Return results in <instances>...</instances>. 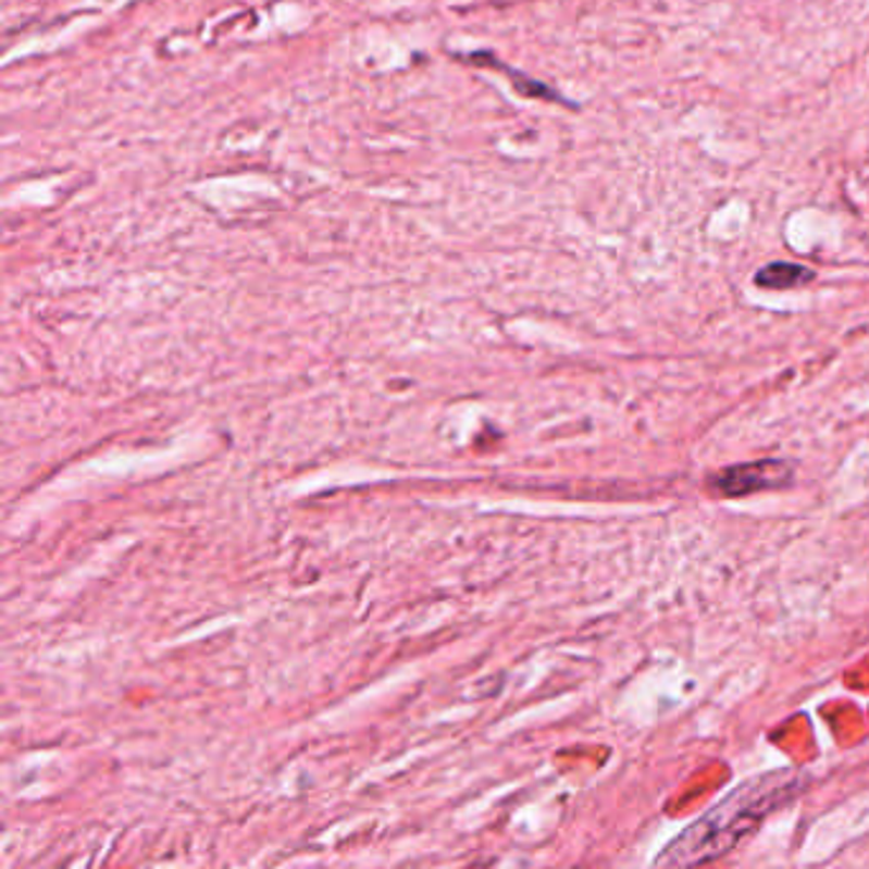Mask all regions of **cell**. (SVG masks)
Masks as SVG:
<instances>
[{"label": "cell", "instance_id": "cell-1", "mask_svg": "<svg viewBox=\"0 0 869 869\" xmlns=\"http://www.w3.org/2000/svg\"><path fill=\"white\" fill-rule=\"evenodd\" d=\"M804 791V775L793 770L770 772L747 780L734 789L730 796L691 823L681 836H675L658 854V867H696L730 854L742 839L760 827L778 806L789 804L793 796Z\"/></svg>", "mask_w": 869, "mask_h": 869}, {"label": "cell", "instance_id": "cell-2", "mask_svg": "<svg viewBox=\"0 0 869 869\" xmlns=\"http://www.w3.org/2000/svg\"><path fill=\"white\" fill-rule=\"evenodd\" d=\"M793 470L780 459H762V462H749V464H737V467H727L724 472H719L715 480H711V487L717 493H722L724 497H742V495H753L757 489H770L789 485Z\"/></svg>", "mask_w": 869, "mask_h": 869}, {"label": "cell", "instance_id": "cell-3", "mask_svg": "<svg viewBox=\"0 0 869 869\" xmlns=\"http://www.w3.org/2000/svg\"><path fill=\"white\" fill-rule=\"evenodd\" d=\"M808 281H814V271L798 263H770L765 269L757 271L755 284L760 288H796L804 286Z\"/></svg>", "mask_w": 869, "mask_h": 869}]
</instances>
